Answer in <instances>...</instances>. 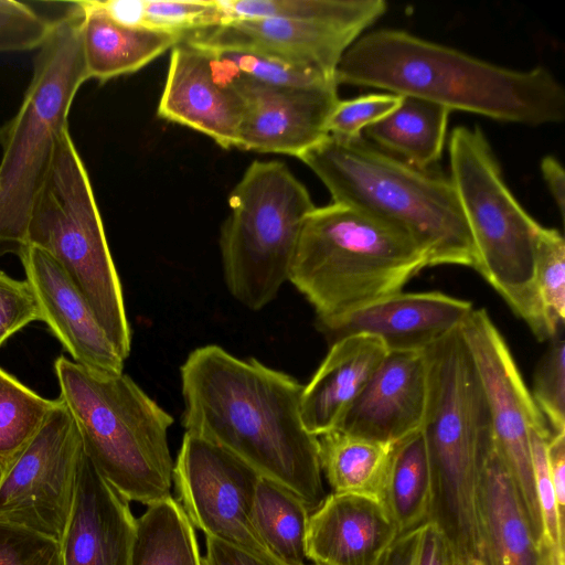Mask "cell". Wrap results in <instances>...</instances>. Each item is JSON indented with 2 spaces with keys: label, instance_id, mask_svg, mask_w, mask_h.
<instances>
[{
  "label": "cell",
  "instance_id": "1",
  "mask_svg": "<svg viewBox=\"0 0 565 565\" xmlns=\"http://www.w3.org/2000/svg\"><path fill=\"white\" fill-rule=\"evenodd\" d=\"M185 433L233 454L315 511L327 497L318 439L301 418L303 386L222 347L193 350L180 367Z\"/></svg>",
  "mask_w": 565,
  "mask_h": 565
},
{
  "label": "cell",
  "instance_id": "2",
  "mask_svg": "<svg viewBox=\"0 0 565 565\" xmlns=\"http://www.w3.org/2000/svg\"><path fill=\"white\" fill-rule=\"evenodd\" d=\"M334 77L338 85L380 88L502 122L542 126L565 118V88L546 67L507 68L402 30L363 34Z\"/></svg>",
  "mask_w": 565,
  "mask_h": 565
},
{
  "label": "cell",
  "instance_id": "3",
  "mask_svg": "<svg viewBox=\"0 0 565 565\" xmlns=\"http://www.w3.org/2000/svg\"><path fill=\"white\" fill-rule=\"evenodd\" d=\"M298 159L321 180L333 203L358 209L415 239L428 266L476 269L475 244L448 175L415 168L363 136L328 135Z\"/></svg>",
  "mask_w": 565,
  "mask_h": 565
},
{
  "label": "cell",
  "instance_id": "4",
  "mask_svg": "<svg viewBox=\"0 0 565 565\" xmlns=\"http://www.w3.org/2000/svg\"><path fill=\"white\" fill-rule=\"evenodd\" d=\"M428 395L422 433L433 498L428 521L457 558H479L478 493L484 458L494 444L487 399L460 327L425 349Z\"/></svg>",
  "mask_w": 565,
  "mask_h": 565
},
{
  "label": "cell",
  "instance_id": "5",
  "mask_svg": "<svg viewBox=\"0 0 565 565\" xmlns=\"http://www.w3.org/2000/svg\"><path fill=\"white\" fill-rule=\"evenodd\" d=\"M54 370L58 398L97 471L129 502L150 505L170 497L173 417L124 372L92 371L64 356Z\"/></svg>",
  "mask_w": 565,
  "mask_h": 565
},
{
  "label": "cell",
  "instance_id": "6",
  "mask_svg": "<svg viewBox=\"0 0 565 565\" xmlns=\"http://www.w3.org/2000/svg\"><path fill=\"white\" fill-rule=\"evenodd\" d=\"M425 267L427 254L409 235L332 202L306 217L289 281L313 307L316 322H324L402 291Z\"/></svg>",
  "mask_w": 565,
  "mask_h": 565
},
{
  "label": "cell",
  "instance_id": "7",
  "mask_svg": "<svg viewBox=\"0 0 565 565\" xmlns=\"http://www.w3.org/2000/svg\"><path fill=\"white\" fill-rule=\"evenodd\" d=\"M78 1L53 21L35 58L31 83L17 115L0 130V257L25 246L34 201L67 128V115L88 79L81 40Z\"/></svg>",
  "mask_w": 565,
  "mask_h": 565
},
{
  "label": "cell",
  "instance_id": "8",
  "mask_svg": "<svg viewBox=\"0 0 565 565\" xmlns=\"http://www.w3.org/2000/svg\"><path fill=\"white\" fill-rule=\"evenodd\" d=\"M450 180L467 221L477 270L540 341L555 337L535 286L539 224L518 202L479 127H455L449 139Z\"/></svg>",
  "mask_w": 565,
  "mask_h": 565
},
{
  "label": "cell",
  "instance_id": "9",
  "mask_svg": "<svg viewBox=\"0 0 565 565\" xmlns=\"http://www.w3.org/2000/svg\"><path fill=\"white\" fill-rule=\"evenodd\" d=\"M47 252L88 303L99 324L126 360L131 348L122 289L90 181L68 129L29 218L25 246Z\"/></svg>",
  "mask_w": 565,
  "mask_h": 565
},
{
  "label": "cell",
  "instance_id": "10",
  "mask_svg": "<svg viewBox=\"0 0 565 565\" xmlns=\"http://www.w3.org/2000/svg\"><path fill=\"white\" fill-rule=\"evenodd\" d=\"M221 227L224 281L231 295L260 310L289 281L302 224L315 204L280 161H254L232 190Z\"/></svg>",
  "mask_w": 565,
  "mask_h": 565
},
{
  "label": "cell",
  "instance_id": "11",
  "mask_svg": "<svg viewBox=\"0 0 565 565\" xmlns=\"http://www.w3.org/2000/svg\"><path fill=\"white\" fill-rule=\"evenodd\" d=\"M460 330L487 399L495 448L539 543L543 526L534 489L530 433L535 429L548 437L554 434L487 310L472 309Z\"/></svg>",
  "mask_w": 565,
  "mask_h": 565
},
{
  "label": "cell",
  "instance_id": "12",
  "mask_svg": "<svg viewBox=\"0 0 565 565\" xmlns=\"http://www.w3.org/2000/svg\"><path fill=\"white\" fill-rule=\"evenodd\" d=\"M83 445L57 398L44 424L0 476V521L61 541L73 507Z\"/></svg>",
  "mask_w": 565,
  "mask_h": 565
},
{
  "label": "cell",
  "instance_id": "13",
  "mask_svg": "<svg viewBox=\"0 0 565 565\" xmlns=\"http://www.w3.org/2000/svg\"><path fill=\"white\" fill-rule=\"evenodd\" d=\"M259 478L254 468L222 447L184 434L173 466V482L177 500L194 529L205 537L273 557L252 519Z\"/></svg>",
  "mask_w": 565,
  "mask_h": 565
},
{
  "label": "cell",
  "instance_id": "14",
  "mask_svg": "<svg viewBox=\"0 0 565 565\" xmlns=\"http://www.w3.org/2000/svg\"><path fill=\"white\" fill-rule=\"evenodd\" d=\"M386 10L384 0H370L358 13L335 20L236 18L182 40L209 51L263 54L335 79L343 54Z\"/></svg>",
  "mask_w": 565,
  "mask_h": 565
},
{
  "label": "cell",
  "instance_id": "15",
  "mask_svg": "<svg viewBox=\"0 0 565 565\" xmlns=\"http://www.w3.org/2000/svg\"><path fill=\"white\" fill-rule=\"evenodd\" d=\"M230 77L245 103L238 149L298 158L329 135L328 118L339 100L337 82L274 86Z\"/></svg>",
  "mask_w": 565,
  "mask_h": 565
},
{
  "label": "cell",
  "instance_id": "16",
  "mask_svg": "<svg viewBox=\"0 0 565 565\" xmlns=\"http://www.w3.org/2000/svg\"><path fill=\"white\" fill-rule=\"evenodd\" d=\"M245 103L212 53L181 41L171 49L158 116L237 148Z\"/></svg>",
  "mask_w": 565,
  "mask_h": 565
},
{
  "label": "cell",
  "instance_id": "17",
  "mask_svg": "<svg viewBox=\"0 0 565 565\" xmlns=\"http://www.w3.org/2000/svg\"><path fill=\"white\" fill-rule=\"evenodd\" d=\"M472 309L470 301L439 291H399L316 324L330 344L369 333L383 340L388 351H423L459 328Z\"/></svg>",
  "mask_w": 565,
  "mask_h": 565
},
{
  "label": "cell",
  "instance_id": "18",
  "mask_svg": "<svg viewBox=\"0 0 565 565\" xmlns=\"http://www.w3.org/2000/svg\"><path fill=\"white\" fill-rule=\"evenodd\" d=\"M428 395L423 351H388L337 429L395 444L420 430Z\"/></svg>",
  "mask_w": 565,
  "mask_h": 565
},
{
  "label": "cell",
  "instance_id": "19",
  "mask_svg": "<svg viewBox=\"0 0 565 565\" xmlns=\"http://www.w3.org/2000/svg\"><path fill=\"white\" fill-rule=\"evenodd\" d=\"M18 256L38 300L42 321L73 362L96 372L121 373L125 360L58 263L34 245L24 246Z\"/></svg>",
  "mask_w": 565,
  "mask_h": 565
},
{
  "label": "cell",
  "instance_id": "20",
  "mask_svg": "<svg viewBox=\"0 0 565 565\" xmlns=\"http://www.w3.org/2000/svg\"><path fill=\"white\" fill-rule=\"evenodd\" d=\"M136 533L129 501L83 454L73 507L60 541L63 565H131Z\"/></svg>",
  "mask_w": 565,
  "mask_h": 565
},
{
  "label": "cell",
  "instance_id": "21",
  "mask_svg": "<svg viewBox=\"0 0 565 565\" xmlns=\"http://www.w3.org/2000/svg\"><path fill=\"white\" fill-rule=\"evenodd\" d=\"M397 537L381 500L332 492L310 513L307 557L312 565H380Z\"/></svg>",
  "mask_w": 565,
  "mask_h": 565
},
{
  "label": "cell",
  "instance_id": "22",
  "mask_svg": "<svg viewBox=\"0 0 565 565\" xmlns=\"http://www.w3.org/2000/svg\"><path fill=\"white\" fill-rule=\"evenodd\" d=\"M387 352L383 340L369 333L347 335L330 344L301 396L302 423L311 435L339 427Z\"/></svg>",
  "mask_w": 565,
  "mask_h": 565
},
{
  "label": "cell",
  "instance_id": "23",
  "mask_svg": "<svg viewBox=\"0 0 565 565\" xmlns=\"http://www.w3.org/2000/svg\"><path fill=\"white\" fill-rule=\"evenodd\" d=\"M478 531L481 565H537L539 543L495 444L481 469Z\"/></svg>",
  "mask_w": 565,
  "mask_h": 565
},
{
  "label": "cell",
  "instance_id": "24",
  "mask_svg": "<svg viewBox=\"0 0 565 565\" xmlns=\"http://www.w3.org/2000/svg\"><path fill=\"white\" fill-rule=\"evenodd\" d=\"M78 2L84 13L81 40L88 78L106 82L135 73L182 41L179 34L120 25L92 0Z\"/></svg>",
  "mask_w": 565,
  "mask_h": 565
},
{
  "label": "cell",
  "instance_id": "25",
  "mask_svg": "<svg viewBox=\"0 0 565 565\" xmlns=\"http://www.w3.org/2000/svg\"><path fill=\"white\" fill-rule=\"evenodd\" d=\"M449 113L438 104L402 96L398 107L364 129L363 137L415 168L430 169L443 156Z\"/></svg>",
  "mask_w": 565,
  "mask_h": 565
},
{
  "label": "cell",
  "instance_id": "26",
  "mask_svg": "<svg viewBox=\"0 0 565 565\" xmlns=\"http://www.w3.org/2000/svg\"><path fill=\"white\" fill-rule=\"evenodd\" d=\"M321 472L332 492L367 495L382 501L394 444L359 437L340 429L317 436Z\"/></svg>",
  "mask_w": 565,
  "mask_h": 565
},
{
  "label": "cell",
  "instance_id": "27",
  "mask_svg": "<svg viewBox=\"0 0 565 565\" xmlns=\"http://www.w3.org/2000/svg\"><path fill=\"white\" fill-rule=\"evenodd\" d=\"M431 498L429 458L418 430L393 445L384 480L382 502L398 536L428 521Z\"/></svg>",
  "mask_w": 565,
  "mask_h": 565
},
{
  "label": "cell",
  "instance_id": "28",
  "mask_svg": "<svg viewBox=\"0 0 565 565\" xmlns=\"http://www.w3.org/2000/svg\"><path fill=\"white\" fill-rule=\"evenodd\" d=\"M310 511L279 483L259 478L253 502L254 527L270 555L282 565H307Z\"/></svg>",
  "mask_w": 565,
  "mask_h": 565
},
{
  "label": "cell",
  "instance_id": "29",
  "mask_svg": "<svg viewBox=\"0 0 565 565\" xmlns=\"http://www.w3.org/2000/svg\"><path fill=\"white\" fill-rule=\"evenodd\" d=\"M131 565H204L195 529L172 495L137 519Z\"/></svg>",
  "mask_w": 565,
  "mask_h": 565
},
{
  "label": "cell",
  "instance_id": "30",
  "mask_svg": "<svg viewBox=\"0 0 565 565\" xmlns=\"http://www.w3.org/2000/svg\"><path fill=\"white\" fill-rule=\"evenodd\" d=\"M56 399H47L0 369V476L38 434Z\"/></svg>",
  "mask_w": 565,
  "mask_h": 565
},
{
  "label": "cell",
  "instance_id": "31",
  "mask_svg": "<svg viewBox=\"0 0 565 565\" xmlns=\"http://www.w3.org/2000/svg\"><path fill=\"white\" fill-rule=\"evenodd\" d=\"M534 275L540 302L556 335L565 320V241L555 228L539 227Z\"/></svg>",
  "mask_w": 565,
  "mask_h": 565
},
{
  "label": "cell",
  "instance_id": "32",
  "mask_svg": "<svg viewBox=\"0 0 565 565\" xmlns=\"http://www.w3.org/2000/svg\"><path fill=\"white\" fill-rule=\"evenodd\" d=\"M370 0H221L230 20L274 17L335 20L358 13Z\"/></svg>",
  "mask_w": 565,
  "mask_h": 565
},
{
  "label": "cell",
  "instance_id": "33",
  "mask_svg": "<svg viewBox=\"0 0 565 565\" xmlns=\"http://www.w3.org/2000/svg\"><path fill=\"white\" fill-rule=\"evenodd\" d=\"M210 52L223 71L268 85L309 86L332 81L337 82L334 78H329L317 72L258 53L243 51Z\"/></svg>",
  "mask_w": 565,
  "mask_h": 565
},
{
  "label": "cell",
  "instance_id": "34",
  "mask_svg": "<svg viewBox=\"0 0 565 565\" xmlns=\"http://www.w3.org/2000/svg\"><path fill=\"white\" fill-rule=\"evenodd\" d=\"M553 434L565 433V339L550 340L534 373L531 393Z\"/></svg>",
  "mask_w": 565,
  "mask_h": 565
},
{
  "label": "cell",
  "instance_id": "35",
  "mask_svg": "<svg viewBox=\"0 0 565 565\" xmlns=\"http://www.w3.org/2000/svg\"><path fill=\"white\" fill-rule=\"evenodd\" d=\"M228 20L221 0H146V26L182 38Z\"/></svg>",
  "mask_w": 565,
  "mask_h": 565
},
{
  "label": "cell",
  "instance_id": "36",
  "mask_svg": "<svg viewBox=\"0 0 565 565\" xmlns=\"http://www.w3.org/2000/svg\"><path fill=\"white\" fill-rule=\"evenodd\" d=\"M456 555L431 521L399 535L380 565H454Z\"/></svg>",
  "mask_w": 565,
  "mask_h": 565
},
{
  "label": "cell",
  "instance_id": "37",
  "mask_svg": "<svg viewBox=\"0 0 565 565\" xmlns=\"http://www.w3.org/2000/svg\"><path fill=\"white\" fill-rule=\"evenodd\" d=\"M401 102L402 96L391 93L339 99L328 118V134L345 139L362 137L364 129L392 113Z\"/></svg>",
  "mask_w": 565,
  "mask_h": 565
},
{
  "label": "cell",
  "instance_id": "38",
  "mask_svg": "<svg viewBox=\"0 0 565 565\" xmlns=\"http://www.w3.org/2000/svg\"><path fill=\"white\" fill-rule=\"evenodd\" d=\"M0 565H63L58 541L0 521Z\"/></svg>",
  "mask_w": 565,
  "mask_h": 565
},
{
  "label": "cell",
  "instance_id": "39",
  "mask_svg": "<svg viewBox=\"0 0 565 565\" xmlns=\"http://www.w3.org/2000/svg\"><path fill=\"white\" fill-rule=\"evenodd\" d=\"M52 24L24 2L0 0V52L41 47Z\"/></svg>",
  "mask_w": 565,
  "mask_h": 565
},
{
  "label": "cell",
  "instance_id": "40",
  "mask_svg": "<svg viewBox=\"0 0 565 565\" xmlns=\"http://www.w3.org/2000/svg\"><path fill=\"white\" fill-rule=\"evenodd\" d=\"M550 438L535 429L530 433L534 489L542 519L543 536L564 547L565 526L559 521L546 459V443Z\"/></svg>",
  "mask_w": 565,
  "mask_h": 565
},
{
  "label": "cell",
  "instance_id": "41",
  "mask_svg": "<svg viewBox=\"0 0 565 565\" xmlns=\"http://www.w3.org/2000/svg\"><path fill=\"white\" fill-rule=\"evenodd\" d=\"M36 320L42 321V317L30 284L0 270V347L13 333Z\"/></svg>",
  "mask_w": 565,
  "mask_h": 565
},
{
  "label": "cell",
  "instance_id": "42",
  "mask_svg": "<svg viewBox=\"0 0 565 565\" xmlns=\"http://www.w3.org/2000/svg\"><path fill=\"white\" fill-rule=\"evenodd\" d=\"M204 565H282L273 557L260 556L224 542L205 537Z\"/></svg>",
  "mask_w": 565,
  "mask_h": 565
},
{
  "label": "cell",
  "instance_id": "43",
  "mask_svg": "<svg viewBox=\"0 0 565 565\" xmlns=\"http://www.w3.org/2000/svg\"><path fill=\"white\" fill-rule=\"evenodd\" d=\"M546 459L555 492L559 521L565 526V433L554 434L547 440Z\"/></svg>",
  "mask_w": 565,
  "mask_h": 565
},
{
  "label": "cell",
  "instance_id": "44",
  "mask_svg": "<svg viewBox=\"0 0 565 565\" xmlns=\"http://www.w3.org/2000/svg\"><path fill=\"white\" fill-rule=\"evenodd\" d=\"M114 22L129 28L146 26V0H92Z\"/></svg>",
  "mask_w": 565,
  "mask_h": 565
},
{
  "label": "cell",
  "instance_id": "45",
  "mask_svg": "<svg viewBox=\"0 0 565 565\" xmlns=\"http://www.w3.org/2000/svg\"><path fill=\"white\" fill-rule=\"evenodd\" d=\"M542 178L551 193L562 221L565 214V172L561 162L553 156H545L540 163Z\"/></svg>",
  "mask_w": 565,
  "mask_h": 565
},
{
  "label": "cell",
  "instance_id": "46",
  "mask_svg": "<svg viewBox=\"0 0 565 565\" xmlns=\"http://www.w3.org/2000/svg\"><path fill=\"white\" fill-rule=\"evenodd\" d=\"M537 565H565L564 547L542 536L539 542Z\"/></svg>",
  "mask_w": 565,
  "mask_h": 565
},
{
  "label": "cell",
  "instance_id": "47",
  "mask_svg": "<svg viewBox=\"0 0 565 565\" xmlns=\"http://www.w3.org/2000/svg\"><path fill=\"white\" fill-rule=\"evenodd\" d=\"M454 565H469V562L456 557Z\"/></svg>",
  "mask_w": 565,
  "mask_h": 565
},
{
  "label": "cell",
  "instance_id": "48",
  "mask_svg": "<svg viewBox=\"0 0 565 565\" xmlns=\"http://www.w3.org/2000/svg\"><path fill=\"white\" fill-rule=\"evenodd\" d=\"M469 565H481L479 561H471L469 562Z\"/></svg>",
  "mask_w": 565,
  "mask_h": 565
}]
</instances>
